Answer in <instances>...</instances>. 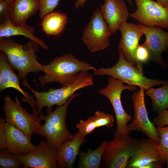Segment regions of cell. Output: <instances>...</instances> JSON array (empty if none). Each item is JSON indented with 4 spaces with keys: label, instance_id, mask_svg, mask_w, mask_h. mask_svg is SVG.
Returning a JSON list of instances; mask_svg holds the SVG:
<instances>
[{
    "label": "cell",
    "instance_id": "e0dca14e",
    "mask_svg": "<svg viewBox=\"0 0 168 168\" xmlns=\"http://www.w3.org/2000/svg\"><path fill=\"white\" fill-rule=\"evenodd\" d=\"M100 10L113 33L122 23L127 22L130 15L124 0H105Z\"/></svg>",
    "mask_w": 168,
    "mask_h": 168
},
{
    "label": "cell",
    "instance_id": "d4e9b609",
    "mask_svg": "<svg viewBox=\"0 0 168 168\" xmlns=\"http://www.w3.org/2000/svg\"><path fill=\"white\" fill-rule=\"evenodd\" d=\"M145 94L152 100V108L159 114L168 109V82L159 88L150 87L146 90Z\"/></svg>",
    "mask_w": 168,
    "mask_h": 168
},
{
    "label": "cell",
    "instance_id": "7a4b0ae2",
    "mask_svg": "<svg viewBox=\"0 0 168 168\" xmlns=\"http://www.w3.org/2000/svg\"><path fill=\"white\" fill-rule=\"evenodd\" d=\"M44 75L38 80L41 87L48 83L57 82L62 87L72 83L80 72L96 69L91 64L81 60L71 53L52 59L48 64L42 66Z\"/></svg>",
    "mask_w": 168,
    "mask_h": 168
},
{
    "label": "cell",
    "instance_id": "484cf974",
    "mask_svg": "<svg viewBox=\"0 0 168 168\" xmlns=\"http://www.w3.org/2000/svg\"><path fill=\"white\" fill-rule=\"evenodd\" d=\"M160 137L159 152L168 168V126L156 127Z\"/></svg>",
    "mask_w": 168,
    "mask_h": 168
},
{
    "label": "cell",
    "instance_id": "d6a6232c",
    "mask_svg": "<svg viewBox=\"0 0 168 168\" xmlns=\"http://www.w3.org/2000/svg\"><path fill=\"white\" fill-rule=\"evenodd\" d=\"M87 0H77L75 4V7L76 9L83 7Z\"/></svg>",
    "mask_w": 168,
    "mask_h": 168
},
{
    "label": "cell",
    "instance_id": "603a6c76",
    "mask_svg": "<svg viewBox=\"0 0 168 168\" xmlns=\"http://www.w3.org/2000/svg\"><path fill=\"white\" fill-rule=\"evenodd\" d=\"M68 18L64 13L53 12L44 16L41 23V29L48 36H57L64 30Z\"/></svg>",
    "mask_w": 168,
    "mask_h": 168
},
{
    "label": "cell",
    "instance_id": "4316f807",
    "mask_svg": "<svg viewBox=\"0 0 168 168\" xmlns=\"http://www.w3.org/2000/svg\"><path fill=\"white\" fill-rule=\"evenodd\" d=\"M0 166L3 168H23L21 162L16 155L9 152L6 149L0 150Z\"/></svg>",
    "mask_w": 168,
    "mask_h": 168
},
{
    "label": "cell",
    "instance_id": "9a60e30c",
    "mask_svg": "<svg viewBox=\"0 0 168 168\" xmlns=\"http://www.w3.org/2000/svg\"><path fill=\"white\" fill-rule=\"evenodd\" d=\"M119 29L120 31L121 37L118 47L128 61L142 69V64L137 62L135 56L139 40L144 35L142 29L138 24L126 22L122 23Z\"/></svg>",
    "mask_w": 168,
    "mask_h": 168
},
{
    "label": "cell",
    "instance_id": "d6986e66",
    "mask_svg": "<svg viewBox=\"0 0 168 168\" xmlns=\"http://www.w3.org/2000/svg\"><path fill=\"white\" fill-rule=\"evenodd\" d=\"M85 137L78 131L73 134L71 140L63 143L57 150V160L58 168L73 167L80 147L85 140Z\"/></svg>",
    "mask_w": 168,
    "mask_h": 168
},
{
    "label": "cell",
    "instance_id": "8992f818",
    "mask_svg": "<svg viewBox=\"0 0 168 168\" xmlns=\"http://www.w3.org/2000/svg\"><path fill=\"white\" fill-rule=\"evenodd\" d=\"M137 86L125 85L124 83L112 77L108 78V83L105 88L100 89L99 93L106 97L110 101L114 110L116 120V129L113 137L122 134H129L127 125L133 116L128 114L123 108L121 100L122 91L126 89L133 91Z\"/></svg>",
    "mask_w": 168,
    "mask_h": 168
},
{
    "label": "cell",
    "instance_id": "5bb4252c",
    "mask_svg": "<svg viewBox=\"0 0 168 168\" xmlns=\"http://www.w3.org/2000/svg\"><path fill=\"white\" fill-rule=\"evenodd\" d=\"M146 39L142 44L148 50L150 60L166 68L167 65L162 59V52L168 50V32L159 26L148 27L138 22Z\"/></svg>",
    "mask_w": 168,
    "mask_h": 168
},
{
    "label": "cell",
    "instance_id": "e575fe53",
    "mask_svg": "<svg viewBox=\"0 0 168 168\" xmlns=\"http://www.w3.org/2000/svg\"><path fill=\"white\" fill-rule=\"evenodd\" d=\"M7 3H8L10 5L11 4L14 0H3Z\"/></svg>",
    "mask_w": 168,
    "mask_h": 168
},
{
    "label": "cell",
    "instance_id": "3957f363",
    "mask_svg": "<svg viewBox=\"0 0 168 168\" xmlns=\"http://www.w3.org/2000/svg\"><path fill=\"white\" fill-rule=\"evenodd\" d=\"M80 94H74L66 104L57 105L54 111L48 113L47 115L42 113L39 115L41 121L45 122L40 125L37 133L44 137L48 143L57 150L63 143L73 138V135L68 129L66 117L68 106L74 98Z\"/></svg>",
    "mask_w": 168,
    "mask_h": 168
},
{
    "label": "cell",
    "instance_id": "4fadbf2b",
    "mask_svg": "<svg viewBox=\"0 0 168 168\" xmlns=\"http://www.w3.org/2000/svg\"><path fill=\"white\" fill-rule=\"evenodd\" d=\"M57 151L47 140H41L29 153L16 156L24 168H57Z\"/></svg>",
    "mask_w": 168,
    "mask_h": 168
},
{
    "label": "cell",
    "instance_id": "9c48e42d",
    "mask_svg": "<svg viewBox=\"0 0 168 168\" xmlns=\"http://www.w3.org/2000/svg\"><path fill=\"white\" fill-rule=\"evenodd\" d=\"M112 34L100 10L96 9L83 28L82 39L88 49L94 53L104 50L109 46L110 38Z\"/></svg>",
    "mask_w": 168,
    "mask_h": 168
},
{
    "label": "cell",
    "instance_id": "44dd1931",
    "mask_svg": "<svg viewBox=\"0 0 168 168\" xmlns=\"http://www.w3.org/2000/svg\"><path fill=\"white\" fill-rule=\"evenodd\" d=\"M35 30L34 26L27 24L22 26L14 25L11 22L7 14L0 25V38L22 35L35 42L43 49L49 50V48L45 42L35 36Z\"/></svg>",
    "mask_w": 168,
    "mask_h": 168
},
{
    "label": "cell",
    "instance_id": "277c9868",
    "mask_svg": "<svg viewBox=\"0 0 168 168\" xmlns=\"http://www.w3.org/2000/svg\"><path fill=\"white\" fill-rule=\"evenodd\" d=\"M93 84L92 75L84 71L80 72L72 83L61 88H49L48 91L44 92L38 91L31 87L29 89L35 99L37 114L40 115L44 107H46L47 113L51 112L54 105L61 106L66 104L77 90Z\"/></svg>",
    "mask_w": 168,
    "mask_h": 168
},
{
    "label": "cell",
    "instance_id": "2e32d148",
    "mask_svg": "<svg viewBox=\"0 0 168 168\" xmlns=\"http://www.w3.org/2000/svg\"><path fill=\"white\" fill-rule=\"evenodd\" d=\"M21 78L14 72L9 64L7 58L2 52H0V91L2 92L8 88L17 90L24 96V100L31 106L33 114L38 115L35 109L36 100L27 92L24 91L20 85Z\"/></svg>",
    "mask_w": 168,
    "mask_h": 168
},
{
    "label": "cell",
    "instance_id": "6da1fadb",
    "mask_svg": "<svg viewBox=\"0 0 168 168\" xmlns=\"http://www.w3.org/2000/svg\"><path fill=\"white\" fill-rule=\"evenodd\" d=\"M40 46L30 40L27 43L21 44L9 38H0V50L6 56L13 69L18 71L24 87H31L26 79L30 72L42 71L43 65L37 59L36 54Z\"/></svg>",
    "mask_w": 168,
    "mask_h": 168
},
{
    "label": "cell",
    "instance_id": "8fae6325",
    "mask_svg": "<svg viewBox=\"0 0 168 168\" xmlns=\"http://www.w3.org/2000/svg\"><path fill=\"white\" fill-rule=\"evenodd\" d=\"M144 91L142 87H140L139 90L132 96L134 113L131 122L127 125V130L129 133L133 131L141 132L148 138L159 142L160 137L156 127L150 121L148 115Z\"/></svg>",
    "mask_w": 168,
    "mask_h": 168
},
{
    "label": "cell",
    "instance_id": "ffe728a7",
    "mask_svg": "<svg viewBox=\"0 0 168 168\" xmlns=\"http://www.w3.org/2000/svg\"><path fill=\"white\" fill-rule=\"evenodd\" d=\"M40 4V0H14L8 11L10 20L16 26L26 25L27 21L39 11Z\"/></svg>",
    "mask_w": 168,
    "mask_h": 168
},
{
    "label": "cell",
    "instance_id": "836d02e7",
    "mask_svg": "<svg viewBox=\"0 0 168 168\" xmlns=\"http://www.w3.org/2000/svg\"><path fill=\"white\" fill-rule=\"evenodd\" d=\"M156 1L163 6L168 7V0H156Z\"/></svg>",
    "mask_w": 168,
    "mask_h": 168
},
{
    "label": "cell",
    "instance_id": "f1b7e54d",
    "mask_svg": "<svg viewBox=\"0 0 168 168\" xmlns=\"http://www.w3.org/2000/svg\"><path fill=\"white\" fill-rule=\"evenodd\" d=\"M135 58L137 62L142 64L150 60V54L147 48L142 44H139L135 51Z\"/></svg>",
    "mask_w": 168,
    "mask_h": 168
},
{
    "label": "cell",
    "instance_id": "30bf717a",
    "mask_svg": "<svg viewBox=\"0 0 168 168\" xmlns=\"http://www.w3.org/2000/svg\"><path fill=\"white\" fill-rule=\"evenodd\" d=\"M135 11L130 16L148 27L159 26L168 29V7L153 0H134Z\"/></svg>",
    "mask_w": 168,
    "mask_h": 168
},
{
    "label": "cell",
    "instance_id": "5b68a950",
    "mask_svg": "<svg viewBox=\"0 0 168 168\" xmlns=\"http://www.w3.org/2000/svg\"><path fill=\"white\" fill-rule=\"evenodd\" d=\"M119 58L116 64L110 68H101L94 70L96 76L109 75L128 85L142 87L146 90L155 86L164 85L168 82L148 78L142 73V69L136 66L128 61L118 47Z\"/></svg>",
    "mask_w": 168,
    "mask_h": 168
},
{
    "label": "cell",
    "instance_id": "7402d4cb",
    "mask_svg": "<svg viewBox=\"0 0 168 168\" xmlns=\"http://www.w3.org/2000/svg\"><path fill=\"white\" fill-rule=\"evenodd\" d=\"M114 121L113 115L99 110L96 111L93 116H90L88 119L84 120L81 119L76 125V128L85 136L91 133L96 128L106 126L112 127Z\"/></svg>",
    "mask_w": 168,
    "mask_h": 168
},
{
    "label": "cell",
    "instance_id": "83f0119b",
    "mask_svg": "<svg viewBox=\"0 0 168 168\" xmlns=\"http://www.w3.org/2000/svg\"><path fill=\"white\" fill-rule=\"evenodd\" d=\"M39 17L41 19L53 12L58 5L59 0H40Z\"/></svg>",
    "mask_w": 168,
    "mask_h": 168
},
{
    "label": "cell",
    "instance_id": "1f68e13d",
    "mask_svg": "<svg viewBox=\"0 0 168 168\" xmlns=\"http://www.w3.org/2000/svg\"><path fill=\"white\" fill-rule=\"evenodd\" d=\"M10 4L3 0H0V20L1 22L8 14Z\"/></svg>",
    "mask_w": 168,
    "mask_h": 168
},
{
    "label": "cell",
    "instance_id": "f546056e",
    "mask_svg": "<svg viewBox=\"0 0 168 168\" xmlns=\"http://www.w3.org/2000/svg\"><path fill=\"white\" fill-rule=\"evenodd\" d=\"M152 123L156 127L168 125V109L162 111L153 120Z\"/></svg>",
    "mask_w": 168,
    "mask_h": 168
},
{
    "label": "cell",
    "instance_id": "ba28073f",
    "mask_svg": "<svg viewBox=\"0 0 168 168\" xmlns=\"http://www.w3.org/2000/svg\"><path fill=\"white\" fill-rule=\"evenodd\" d=\"M6 121L31 136L37 133L41 121L37 115L29 113L21 105L18 97L15 100L9 96L4 98L3 107Z\"/></svg>",
    "mask_w": 168,
    "mask_h": 168
},
{
    "label": "cell",
    "instance_id": "cb8c5ba5",
    "mask_svg": "<svg viewBox=\"0 0 168 168\" xmlns=\"http://www.w3.org/2000/svg\"><path fill=\"white\" fill-rule=\"evenodd\" d=\"M107 141L105 140L93 150L89 149L84 152L80 149L78 168H98Z\"/></svg>",
    "mask_w": 168,
    "mask_h": 168
},
{
    "label": "cell",
    "instance_id": "52a82bcc",
    "mask_svg": "<svg viewBox=\"0 0 168 168\" xmlns=\"http://www.w3.org/2000/svg\"><path fill=\"white\" fill-rule=\"evenodd\" d=\"M113 137V139L107 142L101 161H103L106 168H127L137 139L130 137L128 134Z\"/></svg>",
    "mask_w": 168,
    "mask_h": 168
},
{
    "label": "cell",
    "instance_id": "d590c367",
    "mask_svg": "<svg viewBox=\"0 0 168 168\" xmlns=\"http://www.w3.org/2000/svg\"><path fill=\"white\" fill-rule=\"evenodd\" d=\"M131 5H133V3L131 0H126Z\"/></svg>",
    "mask_w": 168,
    "mask_h": 168
},
{
    "label": "cell",
    "instance_id": "7c38bea8",
    "mask_svg": "<svg viewBox=\"0 0 168 168\" xmlns=\"http://www.w3.org/2000/svg\"><path fill=\"white\" fill-rule=\"evenodd\" d=\"M158 144L157 141L148 138L137 139L127 168H143L151 163H157L162 168L165 162L158 150Z\"/></svg>",
    "mask_w": 168,
    "mask_h": 168
},
{
    "label": "cell",
    "instance_id": "ac0fdd59",
    "mask_svg": "<svg viewBox=\"0 0 168 168\" xmlns=\"http://www.w3.org/2000/svg\"><path fill=\"white\" fill-rule=\"evenodd\" d=\"M7 138L6 149L11 153L16 156L27 155L34 149L35 146L30 136L11 124L6 122Z\"/></svg>",
    "mask_w": 168,
    "mask_h": 168
},
{
    "label": "cell",
    "instance_id": "4dcf8cb0",
    "mask_svg": "<svg viewBox=\"0 0 168 168\" xmlns=\"http://www.w3.org/2000/svg\"><path fill=\"white\" fill-rule=\"evenodd\" d=\"M5 119L0 118V149H6L7 138L5 124Z\"/></svg>",
    "mask_w": 168,
    "mask_h": 168
}]
</instances>
